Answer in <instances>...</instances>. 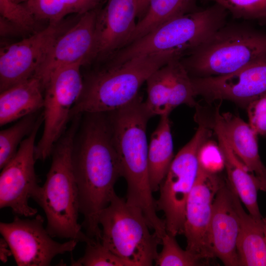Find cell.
Here are the masks:
<instances>
[{"label": "cell", "mask_w": 266, "mask_h": 266, "mask_svg": "<svg viewBox=\"0 0 266 266\" xmlns=\"http://www.w3.org/2000/svg\"><path fill=\"white\" fill-rule=\"evenodd\" d=\"M82 227L88 237L100 240L99 216L116 195L114 186L122 177L107 113L82 114L72 153Z\"/></svg>", "instance_id": "1"}, {"label": "cell", "mask_w": 266, "mask_h": 266, "mask_svg": "<svg viewBox=\"0 0 266 266\" xmlns=\"http://www.w3.org/2000/svg\"><path fill=\"white\" fill-rule=\"evenodd\" d=\"M107 113L122 177L127 184L126 201L139 208L150 228L159 232L165 222L157 214L148 173L146 129L151 117L140 94L127 105Z\"/></svg>", "instance_id": "2"}, {"label": "cell", "mask_w": 266, "mask_h": 266, "mask_svg": "<svg viewBox=\"0 0 266 266\" xmlns=\"http://www.w3.org/2000/svg\"><path fill=\"white\" fill-rule=\"evenodd\" d=\"M81 118V114L74 116L55 144L46 180L33 191L31 198L43 210L46 229L52 237L87 243L92 238L82 231V225L78 222L79 197L72 165L74 140Z\"/></svg>", "instance_id": "3"}, {"label": "cell", "mask_w": 266, "mask_h": 266, "mask_svg": "<svg viewBox=\"0 0 266 266\" xmlns=\"http://www.w3.org/2000/svg\"><path fill=\"white\" fill-rule=\"evenodd\" d=\"M177 53L165 51L144 55L123 64H106L83 76V88L70 112L71 119L77 114L107 113L133 101L149 77L169 61L181 59Z\"/></svg>", "instance_id": "4"}, {"label": "cell", "mask_w": 266, "mask_h": 266, "mask_svg": "<svg viewBox=\"0 0 266 266\" xmlns=\"http://www.w3.org/2000/svg\"><path fill=\"white\" fill-rule=\"evenodd\" d=\"M265 56L266 33L226 24L180 60L191 77H205L233 73Z\"/></svg>", "instance_id": "5"}, {"label": "cell", "mask_w": 266, "mask_h": 266, "mask_svg": "<svg viewBox=\"0 0 266 266\" xmlns=\"http://www.w3.org/2000/svg\"><path fill=\"white\" fill-rule=\"evenodd\" d=\"M227 12L214 3L175 18L115 52L105 63L116 66L135 57L165 51L182 58L226 24Z\"/></svg>", "instance_id": "6"}, {"label": "cell", "mask_w": 266, "mask_h": 266, "mask_svg": "<svg viewBox=\"0 0 266 266\" xmlns=\"http://www.w3.org/2000/svg\"><path fill=\"white\" fill-rule=\"evenodd\" d=\"M102 243L128 266H150L162 240L150 228L142 210L116 194L100 213Z\"/></svg>", "instance_id": "7"}, {"label": "cell", "mask_w": 266, "mask_h": 266, "mask_svg": "<svg viewBox=\"0 0 266 266\" xmlns=\"http://www.w3.org/2000/svg\"><path fill=\"white\" fill-rule=\"evenodd\" d=\"M195 118L197 130L174 157L156 201L157 208L165 214L166 232L174 236L183 233L187 202L198 175L199 152L211 133L210 124L200 114Z\"/></svg>", "instance_id": "8"}, {"label": "cell", "mask_w": 266, "mask_h": 266, "mask_svg": "<svg viewBox=\"0 0 266 266\" xmlns=\"http://www.w3.org/2000/svg\"><path fill=\"white\" fill-rule=\"evenodd\" d=\"M81 61L62 67L49 77L44 88L42 134L35 147L36 160L51 156L53 148L66 132L71 120L70 112L83 88Z\"/></svg>", "instance_id": "9"}, {"label": "cell", "mask_w": 266, "mask_h": 266, "mask_svg": "<svg viewBox=\"0 0 266 266\" xmlns=\"http://www.w3.org/2000/svg\"><path fill=\"white\" fill-rule=\"evenodd\" d=\"M44 222L43 217L38 214L31 219L16 216L11 222L0 223V234L17 266H49L57 255L75 249L78 241H55L44 228Z\"/></svg>", "instance_id": "10"}, {"label": "cell", "mask_w": 266, "mask_h": 266, "mask_svg": "<svg viewBox=\"0 0 266 266\" xmlns=\"http://www.w3.org/2000/svg\"><path fill=\"white\" fill-rule=\"evenodd\" d=\"M71 25L64 20L49 23L30 36L1 47L0 92L33 77L55 41Z\"/></svg>", "instance_id": "11"}, {"label": "cell", "mask_w": 266, "mask_h": 266, "mask_svg": "<svg viewBox=\"0 0 266 266\" xmlns=\"http://www.w3.org/2000/svg\"><path fill=\"white\" fill-rule=\"evenodd\" d=\"M43 122L40 115L31 133L21 143L14 157L1 169L0 208L10 207L18 216H33L37 210L29 205V199L39 186L35 171V138Z\"/></svg>", "instance_id": "12"}, {"label": "cell", "mask_w": 266, "mask_h": 266, "mask_svg": "<svg viewBox=\"0 0 266 266\" xmlns=\"http://www.w3.org/2000/svg\"><path fill=\"white\" fill-rule=\"evenodd\" d=\"M191 78L196 96L247 106L266 93V56L228 74Z\"/></svg>", "instance_id": "13"}, {"label": "cell", "mask_w": 266, "mask_h": 266, "mask_svg": "<svg viewBox=\"0 0 266 266\" xmlns=\"http://www.w3.org/2000/svg\"><path fill=\"white\" fill-rule=\"evenodd\" d=\"M224 180L199 164L198 175L188 198L183 233L186 249L208 261L213 258L208 246V232L215 195Z\"/></svg>", "instance_id": "14"}, {"label": "cell", "mask_w": 266, "mask_h": 266, "mask_svg": "<svg viewBox=\"0 0 266 266\" xmlns=\"http://www.w3.org/2000/svg\"><path fill=\"white\" fill-rule=\"evenodd\" d=\"M97 8L82 15L55 41L34 76L44 90L50 76L59 68L81 61H91L95 40Z\"/></svg>", "instance_id": "15"}, {"label": "cell", "mask_w": 266, "mask_h": 266, "mask_svg": "<svg viewBox=\"0 0 266 266\" xmlns=\"http://www.w3.org/2000/svg\"><path fill=\"white\" fill-rule=\"evenodd\" d=\"M235 194L228 180H224L214 199L208 232V246L212 256L228 266H239L236 242L239 220Z\"/></svg>", "instance_id": "16"}, {"label": "cell", "mask_w": 266, "mask_h": 266, "mask_svg": "<svg viewBox=\"0 0 266 266\" xmlns=\"http://www.w3.org/2000/svg\"><path fill=\"white\" fill-rule=\"evenodd\" d=\"M138 0H108L98 10L91 61L106 59L127 45L136 25Z\"/></svg>", "instance_id": "17"}, {"label": "cell", "mask_w": 266, "mask_h": 266, "mask_svg": "<svg viewBox=\"0 0 266 266\" xmlns=\"http://www.w3.org/2000/svg\"><path fill=\"white\" fill-rule=\"evenodd\" d=\"M214 117L213 129L224 156L228 180L249 213L257 220L262 221L263 216L257 200L260 182L255 174L240 160L229 145L224 134L219 116L216 115Z\"/></svg>", "instance_id": "18"}, {"label": "cell", "mask_w": 266, "mask_h": 266, "mask_svg": "<svg viewBox=\"0 0 266 266\" xmlns=\"http://www.w3.org/2000/svg\"><path fill=\"white\" fill-rule=\"evenodd\" d=\"M222 127L229 145L260 183L266 180V167L259 153L257 134L248 123L229 113H219Z\"/></svg>", "instance_id": "19"}, {"label": "cell", "mask_w": 266, "mask_h": 266, "mask_svg": "<svg viewBox=\"0 0 266 266\" xmlns=\"http://www.w3.org/2000/svg\"><path fill=\"white\" fill-rule=\"evenodd\" d=\"M44 88L33 77L0 92V125L2 126L43 108Z\"/></svg>", "instance_id": "20"}, {"label": "cell", "mask_w": 266, "mask_h": 266, "mask_svg": "<svg viewBox=\"0 0 266 266\" xmlns=\"http://www.w3.org/2000/svg\"><path fill=\"white\" fill-rule=\"evenodd\" d=\"M235 203L239 220L236 242L239 266H266V244L262 220L247 213L237 195Z\"/></svg>", "instance_id": "21"}, {"label": "cell", "mask_w": 266, "mask_h": 266, "mask_svg": "<svg viewBox=\"0 0 266 266\" xmlns=\"http://www.w3.org/2000/svg\"><path fill=\"white\" fill-rule=\"evenodd\" d=\"M160 117L148 144V173L153 192L159 190L174 158L169 115Z\"/></svg>", "instance_id": "22"}, {"label": "cell", "mask_w": 266, "mask_h": 266, "mask_svg": "<svg viewBox=\"0 0 266 266\" xmlns=\"http://www.w3.org/2000/svg\"><path fill=\"white\" fill-rule=\"evenodd\" d=\"M196 3L197 0H149L127 45L171 19L198 10Z\"/></svg>", "instance_id": "23"}, {"label": "cell", "mask_w": 266, "mask_h": 266, "mask_svg": "<svg viewBox=\"0 0 266 266\" xmlns=\"http://www.w3.org/2000/svg\"><path fill=\"white\" fill-rule=\"evenodd\" d=\"M180 59L171 60L154 71L146 80L144 104L150 115H169V102L174 89L175 71Z\"/></svg>", "instance_id": "24"}, {"label": "cell", "mask_w": 266, "mask_h": 266, "mask_svg": "<svg viewBox=\"0 0 266 266\" xmlns=\"http://www.w3.org/2000/svg\"><path fill=\"white\" fill-rule=\"evenodd\" d=\"M103 0H29L23 3L37 21L58 22L70 14L82 15Z\"/></svg>", "instance_id": "25"}, {"label": "cell", "mask_w": 266, "mask_h": 266, "mask_svg": "<svg viewBox=\"0 0 266 266\" xmlns=\"http://www.w3.org/2000/svg\"><path fill=\"white\" fill-rule=\"evenodd\" d=\"M38 112L27 115L0 132V168L15 155L24 137L33 131L39 117Z\"/></svg>", "instance_id": "26"}, {"label": "cell", "mask_w": 266, "mask_h": 266, "mask_svg": "<svg viewBox=\"0 0 266 266\" xmlns=\"http://www.w3.org/2000/svg\"><path fill=\"white\" fill-rule=\"evenodd\" d=\"M175 236L166 233L162 237V249L155 263L158 266H196L205 265L207 260L189 250L182 249Z\"/></svg>", "instance_id": "27"}, {"label": "cell", "mask_w": 266, "mask_h": 266, "mask_svg": "<svg viewBox=\"0 0 266 266\" xmlns=\"http://www.w3.org/2000/svg\"><path fill=\"white\" fill-rule=\"evenodd\" d=\"M84 255L72 260L73 266H128V265L106 247L100 240L92 239L86 243Z\"/></svg>", "instance_id": "28"}, {"label": "cell", "mask_w": 266, "mask_h": 266, "mask_svg": "<svg viewBox=\"0 0 266 266\" xmlns=\"http://www.w3.org/2000/svg\"><path fill=\"white\" fill-rule=\"evenodd\" d=\"M223 7L235 18L257 20L266 24V0H208Z\"/></svg>", "instance_id": "29"}, {"label": "cell", "mask_w": 266, "mask_h": 266, "mask_svg": "<svg viewBox=\"0 0 266 266\" xmlns=\"http://www.w3.org/2000/svg\"><path fill=\"white\" fill-rule=\"evenodd\" d=\"M0 16L14 24L22 33L36 32L34 30L37 21L24 3L13 0H0Z\"/></svg>", "instance_id": "30"}, {"label": "cell", "mask_w": 266, "mask_h": 266, "mask_svg": "<svg viewBox=\"0 0 266 266\" xmlns=\"http://www.w3.org/2000/svg\"><path fill=\"white\" fill-rule=\"evenodd\" d=\"M198 161L201 167L213 173H218L225 168L224 158L219 144L208 139L200 149Z\"/></svg>", "instance_id": "31"}, {"label": "cell", "mask_w": 266, "mask_h": 266, "mask_svg": "<svg viewBox=\"0 0 266 266\" xmlns=\"http://www.w3.org/2000/svg\"><path fill=\"white\" fill-rule=\"evenodd\" d=\"M249 125L258 135H266V93L247 105Z\"/></svg>", "instance_id": "32"}, {"label": "cell", "mask_w": 266, "mask_h": 266, "mask_svg": "<svg viewBox=\"0 0 266 266\" xmlns=\"http://www.w3.org/2000/svg\"><path fill=\"white\" fill-rule=\"evenodd\" d=\"M21 33L19 29L12 22L0 17V33L1 37L14 35Z\"/></svg>", "instance_id": "33"}, {"label": "cell", "mask_w": 266, "mask_h": 266, "mask_svg": "<svg viewBox=\"0 0 266 266\" xmlns=\"http://www.w3.org/2000/svg\"><path fill=\"white\" fill-rule=\"evenodd\" d=\"M0 260L5 263L7 260V258L11 255L12 253L9 247L5 241V240L2 238L0 239Z\"/></svg>", "instance_id": "34"}, {"label": "cell", "mask_w": 266, "mask_h": 266, "mask_svg": "<svg viewBox=\"0 0 266 266\" xmlns=\"http://www.w3.org/2000/svg\"><path fill=\"white\" fill-rule=\"evenodd\" d=\"M149 0H138L137 18L141 19L146 13Z\"/></svg>", "instance_id": "35"}, {"label": "cell", "mask_w": 266, "mask_h": 266, "mask_svg": "<svg viewBox=\"0 0 266 266\" xmlns=\"http://www.w3.org/2000/svg\"><path fill=\"white\" fill-rule=\"evenodd\" d=\"M262 224L264 230L265 239L266 244V216L262 218Z\"/></svg>", "instance_id": "36"}, {"label": "cell", "mask_w": 266, "mask_h": 266, "mask_svg": "<svg viewBox=\"0 0 266 266\" xmlns=\"http://www.w3.org/2000/svg\"><path fill=\"white\" fill-rule=\"evenodd\" d=\"M260 190L266 192V180L261 183Z\"/></svg>", "instance_id": "37"}, {"label": "cell", "mask_w": 266, "mask_h": 266, "mask_svg": "<svg viewBox=\"0 0 266 266\" xmlns=\"http://www.w3.org/2000/svg\"><path fill=\"white\" fill-rule=\"evenodd\" d=\"M14 0L15 1L17 2H18V3H25L26 2H27V1H28L29 0Z\"/></svg>", "instance_id": "38"}]
</instances>
